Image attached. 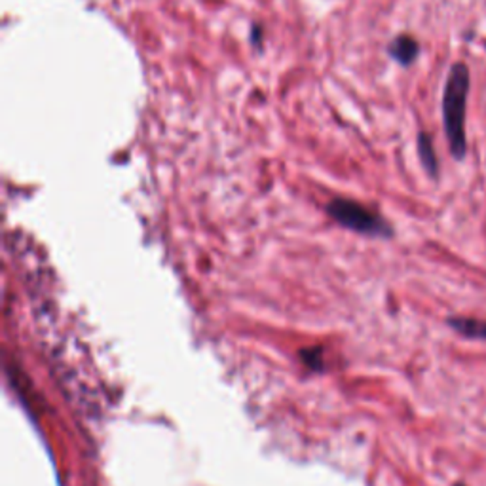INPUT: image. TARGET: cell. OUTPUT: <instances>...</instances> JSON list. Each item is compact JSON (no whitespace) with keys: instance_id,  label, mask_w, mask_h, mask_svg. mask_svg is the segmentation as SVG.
<instances>
[{"instance_id":"cell-7","label":"cell","mask_w":486,"mask_h":486,"mask_svg":"<svg viewBox=\"0 0 486 486\" xmlns=\"http://www.w3.org/2000/svg\"><path fill=\"white\" fill-rule=\"evenodd\" d=\"M251 42H253V46H256V48L263 46V27L261 25H256V23L253 25Z\"/></svg>"},{"instance_id":"cell-8","label":"cell","mask_w":486,"mask_h":486,"mask_svg":"<svg viewBox=\"0 0 486 486\" xmlns=\"http://www.w3.org/2000/svg\"><path fill=\"white\" fill-rule=\"evenodd\" d=\"M454 486H466V484H464V482H456Z\"/></svg>"},{"instance_id":"cell-6","label":"cell","mask_w":486,"mask_h":486,"mask_svg":"<svg viewBox=\"0 0 486 486\" xmlns=\"http://www.w3.org/2000/svg\"><path fill=\"white\" fill-rule=\"evenodd\" d=\"M300 360H303V363L312 370H321L323 369V357H321L320 348L303 350V352H300Z\"/></svg>"},{"instance_id":"cell-4","label":"cell","mask_w":486,"mask_h":486,"mask_svg":"<svg viewBox=\"0 0 486 486\" xmlns=\"http://www.w3.org/2000/svg\"><path fill=\"white\" fill-rule=\"evenodd\" d=\"M447 325L456 335L467 340H486V321L469 316H452L447 320Z\"/></svg>"},{"instance_id":"cell-1","label":"cell","mask_w":486,"mask_h":486,"mask_svg":"<svg viewBox=\"0 0 486 486\" xmlns=\"http://www.w3.org/2000/svg\"><path fill=\"white\" fill-rule=\"evenodd\" d=\"M469 88L471 77L467 65L462 61L454 63L449 70L445 92H442V126H445V135L454 160H464L467 154L466 112Z\"/></svg>"},{"instance_id":"cell-3","label":"cell","mask_w":486,"mask_h":486,"mask_svg":"<svg viewBox=\"0 0 486 486\" xmlns=\"http://www.w3.org/2000/svg\"><path fill=\"white\" fill-rule=\"evenodd\" d=\"M388 53H390L392 60L397 61L399 65L410 67L414 61H417V57L420 55V46L410 35H399L390 42Z\"/></svg>"},{"instance_id":"cell-2","label":"cell","mask_w":486,"mask_h":486,"mask_svg":"<svg viewBox=\"0 0 486 486\" xmlns=\"http://www.w3.org/2000/svg\"><path fill=\"white\" fill-rule=\"evenodd\" d=\"M327 215L336 224L370 238H392L393 228L377 211L348 198H335L327 204Z\"/></svg>"},{"instance_id":"cell-5","label":"cell","mask_w":486,"mask_h":486,"mask_svg":"<svg viewBox=\"0 0 486 486\" xmlns=\"http://www.w3.org/2000/svg\"><path fill=\"white\" fill-rule=\"evenodd\" d=\"M418 156H420V162L425 169V174L430 175L432 179H437L439 177V160H437L432 137L427 135L425 132L418 134Z\"/></svg>"}]
</instances>
